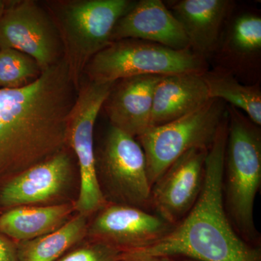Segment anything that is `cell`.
<instances>
[{
    "instance_id": "277c9868",
    "label": "cell",
    "mask_w": 261,
    "mask_h": 261,
    "mask_svg": "<svg viewBox=\"0 0 261 261\" xmlns=\"http://www.w3.org/2000/svg\"><path fill=\"white\" fill-rule=\"evenodd\" d=\"M56 24L63 59L79 91L90 60L112 43L119 19L135 5L132 0H46L41 2Z\"/></svg>"
},
{
    "instance_id": "9a60e30c",
    "label": "cell",
    "mask_w": 261,
    "mask_h": 261,
    "mask_svg": "<svg viewBox=\"0 0 261 261\" xmlns=\"http://www.w3.org/2000/svg\"><path fill=\"white\" fill-rule=\"evenodd\" d=\"M169 3L168 8L181 24L190 49L205 60L215 54L234 2L179 0Z\"/></svg>"
},
{
    "instance_id": "d4e9b609",
    "label": "cell",
    "mask_w": 261,
    "mask_h": 261,
    "mask_svg": "<svg viewBox=\"0 0 261 261\" xmlns=\"http://www.w3.org/2000/svg\"><path fill=\"white\" fill-rule=\"evenodd\" d=\"M14 0H0V19L3 18L5 12L13 4Z\"/></svg>"
},
{
    "instance_id": "ac0fdd59",
    "label": "cell",
    "mask_w": 261,
    "mask_h": 261,
    "mask_svg": "<svg viewBox=\"0 0 261 261\" xmlns=\"http://www.w3.org/2000/svg\"><path fill=\"white\" fill-rule=\"evenodd\" d=\"M74 202L9 209L0 214V233L19 243L53 232L76 214Z\"/></svg>"
},
{
    "instance_id": "5b68a950",
    "label": "cell",
    "mask_w": 261,
    "mask_h": 261,
    "mask_svg": "<svg viewBox=\"0 0 261 261\" xmlns=\"http://www.w3.org/2000/svg\"><path fill=\"white\" fill-rule=\"evenodd\" d=\"M205 58L190 48L176 50L155 43L126 39L113 42L90 60L84 78L99 83L140 75L204 73Z\"/></svg>"
},
{
    "instance_id": "30bf717a",
    "label": "cell",
    "mask_w": 261,
    "mask_h": 261,
    "mask_svg": "<svg viewBox=\"0 0 261 261\" xmlns=\"http://www.w3.org/2000/svg\"><path fill=\"white\" fill-rule=\"evenodd\" d=\"M15 49L30 56L42 71L63 60L59 33L42 3L14 0L0 19V49Z\"/></svg>"
},
{
    "instance_id": "484cf974",
    "label": "cell",
    "mask_w": 261,
    "mask_h": 261,
    "mask_svg": "<svg viewBox=\"0 0 261 261\" xmlns=\"http://www.w3.org/2000/svg\"><path fill=\"white\" fill-rule=\"evenodd\" d=\"M169 261H200L187 257H168Z\"/></svg>"
},
{
    "instance_id": "44dd1931",
    "label": "cell",
    "mask_w": 261,
    "mask_h": 261,
    "mask_svg": "<svg viewBox=\"0 0 261 261\" xmlns=\"http://www.w3.org/2000/svg\"><path fill=\"white\" fill-rule=\"evenodd\" d=\"M42 73L40 67L30 56L10 48L0 49V89L23 88Z\"/></svg>"
},
{
    "instance_id": "cb8c5ba5",
    "label": "cell",
    "mask_w": 261,
    "mask_h": 261,
    "mask_svg": "<svg viewBox=\"0 0 261 261\" xmlns=\"http://www.w3.org/2000/svg\"><path fill=\"white\" fill-rule=\"evenodd\" d=\"M121 261H169L168 257L144 255L137 252H122Z\"/></svg>"
},
{
    "instance_id": "6da1fadb",
    "label": "cell",
    "mask_w": 261,
    "mask_h": 261,
    "mask_svg": "<svg viewBox=\"0 0 261 261\" xmlns=\"http://www.w3.org/2000/svg\"><path fill=\"white\" fill-rule=\"evenodd\" d=\"M77 94L64 59L27 87L0 89V185L69 147Z\"/></svg>"
},
{
    "instance_id": "4fadbf2b",
    "label": "cell",
    "mask_w": 261,
    "mask_h": 261,
    "mask_svg": "<svg viewBox=\"0 0 261 261\" xmlns=\"http://www.w3.org/2000/svg\"><path fill=\"white\" fill-rule=\"evenodd\" d=\"M161 75H140L114 82L102 109L111 126L137 138L151 126L154 89Z\"/></svg>"
},
{
    "instance_id": "52a82bcc",
    "label": "cell",
    "mask_w": 261,
    "mask_h": 261,
    "mask_svg": "<svg viewBox=\"0 0 261 261\" xmlns=\"http://www.w3.org/2000/svg\"><path fill=\"white\" fill-rule=\"evenodd\" d=\"M96 171L106 202L150 208L145 152L135 137L112 126L95 150Z\"/></svg>"
},
{
    "instance_id": "9c48e42d",
    "label": "cell",
    "mask_w": 261,
    "mask_h": 261,
    "mask_svg": "<svg viewBox=\"0 0 261 261\" xmlns=\"http://www.w3.org/2000/svg\"><path fill=\"white\" fill-rule=\"evenodd\" d=\"M70 147L0 185V214L19 206L57 205L70 198L76 171Z\"/></svg>"
},
{
    "instance_id": "7a4b0ae2",
    "label": "cell",
    "mask_w": 261,
    "mask_h": 261,
    "mask_svg": "<svg viewBox=\"0 0 261 261\" xmlns=\"http://www.w3.org/2000/svg\"><path fill=\"white\" fill-rule=\"evenodd\" d=\"M228 121L227 114L208 149L203 187L192 210L157 243L132 252L200 261H261L260 246L240 237L225 209L223 176Z\"/></svg>"
},
{
    "instance_id": "ffe728a7",
    "label": "cell",
    "mask_w": 261,
    "mask_h": 261,
    "mask_svg": "<svg viewBox=\"0 0 261 261\" xmlns=\"http://www.w3.org/2000/svg\"><path fill=\"white\" fill-rule=\"evenodd\" d=\"M202 78L211 99L228 102L230 106L242 111L247 118L261 125V89L260 84H243L229 70L221 67L207 70Z\"/></svg>"
},
{
    "instance_id": "8fae6325",
    "label": "cell",
    "mask_w": 261,
    "mask_h": 261,
    "mask_svg": "<svg viewBox=\"0 0 261 261\" xmlns=\"http://www.w3.org/2000/svg\"><path fill=\"white\" fill-rule=\"evenodd\" d=\"M174 226L145 209L108 202L89 218L86 238L121 252L137 251L157 243Z\"/></svg>"
},
{
    "instance_id": "603a6c76",
    "label": "cell",
    "mask_w": 261,
    "mask_h": 261,
    "mask_svg": "<svg viewBox=\"0 0 261 261\" xmlns=\"http://www.w3.org/2000/svg\"><path fill=\"white\" fill-rule=\"evenodd\" d=\"M0 261H19L17 243L0 233Z\"/></svg>"
},
{
    "instance_id": "d6986e66",
    "label": "cell",
    "mask_w": 261,
    "mask_h": 261,
    "mask_svg": "<svg viewBox=\"0 0 261 261\" xmlns=\"http://www.w3.org/2000/svg\"><path fill=\"white\" fill-rule=\"evenodd\" d=\"M89 218L75 214L53 232L17 243L18 260L56 261L86 238Z\"/></svg>"
},
{
    "instance_id": "7402d4cb",
    "label": "cell",
    "mask_w": 261,
    "mask_h": 261,
    "mask_svg": "<svg viewBox=\"0 0 261 261\" xmlns=\"http://www.w3.org/2000/svg\"><path fill=\"white\" fill-rule=\"evenodd\" d=\"M121 253L107 245L85 238L56 261H121Z\"/></svg>"
},
{
    "instance_id": "7c38bea8",
    "label": "cell",
    "mask_w": 261,
    "mask_h": 261,
    "mask_svg": "<svg viewBox=\"0 0 261 261\" xmlns=\"http://www.w3.org/2000/svg\"><path fill=\"white\" fill-rule=\"evenodd\" d=\"M209 149H192L178 158L151 189L150 208L176 226L195 205L205 178Z\"/></svg>"
},
{
    "instance_id": "e0dca14e",
    "label": "cell",
    "mask_w": 261,
    "mask_h": 261,
    "mask_svg": "<svg viewBox=\"0 0 261 261\" xmlns=\"http://www.w3.org/2000/svg\"><path fill=\"white\" fill-rule=\"evenodd\" d=\"M230 20L215 53L223 61L221 68L234 75L257 73L261 61L260 15L248 12Z\"/></svg>"
},
{
    "instance_id": "3957f363",
    "label": "cell",
    "mask_w": 261,
    "mask_h": 261,
    "mask_svg": "<svg viewBox=\"0 0 261 261\" xmlns=\"http://www.w3.org/2000/svg\"><path fill=\"white\" fill-rule=\"evenodd\" d=\"M223 197L231 224L247 243L260 246L254 202L261 185L260 128L241 111L227 106Z\"/></svg>"
},
{
    "instance_id": "2e32d148",
    "label": "cell",
    "mask_w": 261,
    "mask_h": 261,
    "mask_svg": "<svg viewBox=\"0 0 261 261\" xmlns=\"http://www.w3.org/2000/svg\"><path fill=\"white\" fill-rule=\"evenodd\" d=\"M211 99L202 73L162 76L154 89L150 127L187 116Z\"/></svg>"
},
{
    "instance_id": "8992f818",
    "label": "cell",
    "mask_w": 261,
    "mask_h": 261,
    "mask_svg": "<svg viewBox=\"0 0 261 261\" xmlns=\"http://www.w3.org/2000/svg\"><path fill=\"white\" fill-rule=\"evenodd\" d=\"M227 113L226 103L211 99L187 116L151 126L137 140L145 152L151 187L172 163L192 149H210Z\"/></svg>"
},
{
    "instance_id": "ba28073f",
    "label": "cell",
    "mask_w": 261,
    "mask_h": 261,
    "mask_svg": "<svg viewBox=\"0 0 261 261\" xmlns=\"http://www.w3.org/2000/svg\"><path fill=\"white\" fill-rule=\"evenodd\" d=\"M113 83H99L84 78L68 122V144L78 166L80 187L74 202L75 213L91 217L108 203L98 182L94 130Z\"/></svg>"
},
{
    "instance_id": "5bb4252c",
    "label": "cell",
    "mask_w": 261,
    "mask_h": 261,
    "mask_svg": "<svg viewBox=\"0 0 261 261\" xmlns=\"http://www.w3.org/2000/svg\"><path fill=\"white\" fill-rule=\"evenodd\" d=\"M135 39L181 50L190 48L185 31L161 0H140L117 22L112 42Z\"/></svg>"
}]
</instances>
